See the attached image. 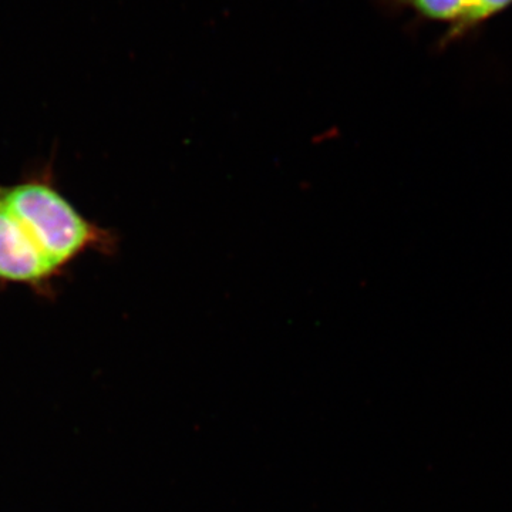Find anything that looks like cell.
Masks as SVG:
<instances>
[{
    "mask_svg": "<svg viewBox=\"0 0 512 512\" xmlns=\"http://www.w3.org/2000/svg\"><path fill=\"white\" fill-rule=\"evenodd\" d=\"M377 9L389 16L412 15V25L446 26L437 47L477 35L491 20L512 8V0H375Z\"/></svg>",
    "mask_w": 512,
    "mask_h": 512,
    "instance_id": "obj_2",
    "label": "cell"
},
{
    "mask_svg": "<svg viewBox=\"0 0 512 512\" xmlns=\"http://www.w3.org/2000/svg\"><path fill=\"white\" fill-rule=\"evenodd\" d=\"M0 198L57 271L86 249L110 241L50 184L20 183L0 191Z\"/></svg>",
    "mask_w": 512,
    "mask_h": 512,
    "instance_id": "obj_1",
    "label": "cell"
},
{
    "mask_svg": "<svg viewBox=\"0 0 512 512\" xmlns=\"http://www.w3.org/2000/svg\"><path fill=\"white\" fill-rule=\"evenodd\" d=\"M56 272L52 262L0 198V281L36 285Z\"/></svg>",
    "mask_w": 512,
    "mask_h": 512,
    "instance_id": "obj_3",
    "label": "cell"
}]
</instances>
